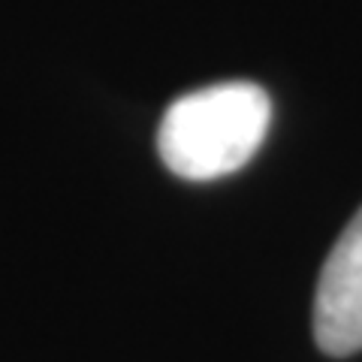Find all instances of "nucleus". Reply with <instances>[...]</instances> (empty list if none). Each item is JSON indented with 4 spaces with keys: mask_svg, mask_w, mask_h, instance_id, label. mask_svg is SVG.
I'll use <instances>...</instances> for the list:
<instances>
[{
    "mask_svg": "<svg viewBox=\"0 0 362 362\" xmlns=\"http://www.w3.org/2000/svg\"><path fill=\"white\" fill-rule=\"evenodd\" d=\"M272 124V100L254 82H221L178 97L157 130L169 173L214 181L242 169L259 151Z\"/></svg>",
    "mask_w": 362,
    "mask_h": 362,
    "instance_id": "nucleus-1",
    "label": "nucleus"
},
{
    "mask_svg": "<svg viewBox=\"0 0 362 362\" xmlns=\"http://www.w3.org/2000/svg\"><path fill=\"white\" fill-rule=\"evenodd\" d=\"M314 338L329 356L362 350V209L323 263L314 293Z\"/></svg>",
    "mask_w": 362,
    "mask_h": 362,
    "instance_id": "nucleus-2",
    "label": "nucleus"
}]
</instances>
